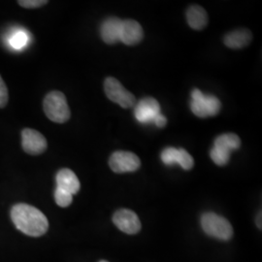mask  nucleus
<instances>
[{"label":"nucleus","instance_id":"18","mask_svg":"<svg viewBox=\"0 0 262 262\" xmlns=\"http://www.w3.org/2000/svg\"><path fill=\"white\" fill-rule=\"evenodd\" d=\"M28 41V37L27 33H25L24 31H18L10 38V45L14 49L20 50L27 45Z\"/></svg>","mask_w":262,"mask_h":262},{"label":"nucleus","instance_id":"9","mask_svg":"<svg viewBox=\"0 0 262 262\" xmlns=\"http://www.w3.org/2000/svg\"><path fill=\"white\" fill-rule=\"evenodd\" d=\"M113 222L121 231L126 234H136L140 231V220L130 210L122 209L117 211L113 216Z\"/></svg>","mask_w":262,"mask_h":262},{"label":"nucleus","instance_id":"21","mask_svg":"<svg viewBox=\"0 0 262 262\" xmlns=\"http://www.w3.org/2000/svg\"><path fill=\"white\" fill-rule=\"evenodd\" d=\"M154 123H155L157 126H159V127H164V126L166 125V123H167V120H166V118L160 113V114L158 115V117L156 118Z\"/></svg>","mask_w":262,"mask_h":262},{"label":"nucleus","instance_id":"11","mask_svg":"<svg viewBox=\"0 0 262 262\" xmlns=\"http://www.w3.org/2000/svg\"><path fill=\"white\" fill-rule=\"evenodd\" d=\"M160 114L159 103L152 97H146L140 100L134 109V115L141 123L155 122L158 115Z\"/></svg>","mask_w":262,"mask_h":262},{"label":"nucleus","instance_id":"1","mask_svg":"<svg viewBox=\"0 0 262 262\" xmlns=\"http://www.w3.org/2000/svg\"><path fill=\"white\" fill-rule=\"evenodd\" d=\"M11 219L19 231L31 237L42 236L49 228L46 215L37 208L25 203L16 204L12 208Z\"/></svg>","mask_w":262,"mask_h":262},{"label":"nucleus","instance_id":"8","mask_svg":"<svg viewBox=\"0 0 262 262\" xmlns=\"http://www.w3.org/2000/svg\"><path fill=\"white\" fill-rule=\"evenodd\" d=\"M21 147L28 155L38 156L47 150V140L39 131L25 128L21 131Z\"/></svg>","mask_w":262,"mask_h":262},{"label":"nucleus","instance_id":"6","mask_svg":"<svg viewBox=\"0 0 262 262\" xmlns=\"http://www.w3.org/2000/svg\"><path fill=\"white\" fill-rule=\"evenodd\" d=\"M104 91L107 97L121 107L127 109L135 105V96L125 90L115 78L109 77L104 82Z\"/></svg>","mask_w":262,"mask_h":262},{"label":"nucleus","instance_id":"4","mask_svg":"<svg viewBox=\"0 0 262 262\" xmlns=\"http://www.w3.org/2000/svg\"><path fill=\"white\" fill-rule=\"evenodd\" d=\"M201 226L207 235L223 241H227L233 236V228L230 223L215 213H206L202 215Z\"/></svg>","mask_w":262,"mask_h":262},{"label":"nucleus","instance_id":"13","mask_svg":"<svg viewBox=\"0 0 262 262\" xmlns=\"http://www.w3.org/2000/svg\"><path fill=\"white\" fill-rule=\"evenodd\" d=\"M56 187L74 195L80 190V181L75 173L70 169L63 168L56 174Z\"/></svg>","mask_w":262,"mask_h":262},{"label":"nucleus","instance_id":"17","mask_svg":"<svg viewBox=\"0 0 262 262\" xmlns=\"http://www.w3.org/2000/svg\"><path fill=\"white\" fill-rule=\"evenodd\" d=\"M55 200L58 206L66 208L72 203L73 195L67 191H64V190L56 187V190H55Z\"/></svg>","mask_w":262,"mask_h":262},{"label":"nucleus","instance_id":"19","mask_svg":"<svg viewBox=\"0 0 262 262\" xmlns=\"http://www.w3.org/2000/svg\"><path fill=\"white\" fill-rule=\"evenodd\" d=\"M9 100V94L8 89L6 86L5 82L3 81L2 77L0 76V109L4 108Z\"/></svg>","mask_w":262,"mask_h":262},{"label":"nucleus","instance_id":"22","mask_svg":"<svg viewBox=\"0 0 262 262\" xmlns=\"http://www.w3.org/2000/svg\"><path fill=\"white\" fill-rule=\"evenodd\" d=\"M256 225H257V226H258L259 228H261V213H259L258 215H257V219H256Z\"/></svg>","mask_w":262,"mask_h":262},{"label":"nucleus","instance_id":"10","mask_svg":"<svg viewBox=\"0 0 262 262\" xmlns=\"http://www.w3.org/2000/svg\"><path fill=\"white\" fill-rule=\"evenodd\" d=\"M161 160L166 165L179 164L185 170H190L194 165L193 158L184 149H176L168 147L162 150Z\"/></svg>","mask_w":262,"mask_h":262},{"label":"nucleus","instance_id":"12","mask_svg":"<svg viewBox=\"0 0 262 262\" xmlns=\"http://www.w3.org/2000/svg\"><path fill=\"white\" fill-rule=\"evenodd\" d=\"M144 36L142 27L136 20H122L120 30V41L127 46H134L140 43Z\"/></svg>","mask_w":262,"mask_h":262},{"label":"nucleus","instance_id":"5","mask_svg":"<svg viewBox=\"0 0 262 262\" xmlns=\"http://www.w3.org/2000/svg\"><path fill=\"white\" fill-rule=\"evenodd\" d=\"M221 107V101L214 95H207L197 89L192 91L190 109L198 118L215 116L220 112Z\"/></svg>","mask_w":262,"mask_h":262},{"label":"nucleus","instance_id":"14","mask_svg":"<svg viewBox=\"0 0 262 262\" xmlns=\"http://www.w3.org/2000/svg\"><path fill=\"white\" fill-rule=\"evenodd\" d=\"M122 26V19L118 18H109L105 19L101 28V38L107 44H116L120 41V30Z\"/></svg>","mask_w":262,"mask_h":262},{"label":"nucleus","instance_id":"7","mask_svg":"<svg viewBox=\"0 0 262 262\" xmlns=\"http://www.w3.org/2000/svg\"><path fill=\"white\" fill-rule=\"evenodd\" d=\"M109 165L115 173L121 174L136 171L140 167L141 161L139 158L131 151L118 150L111 156Z\"/></svg>","mask_w":262,"mask_h":262},{"label":"nucleus","instance_id":"15","mask_svg":"<svg viewBox=\"0 0 262 262\" xmlns=\"http://www.w3.org/2000/svg\"><path fill=\"white\" fill-rule=\"evenodd\" d=\"M252 33L248 29H237L227 33L225 36V44L230 49H242L247 47L252 41Z\"/></svg>","mask_w":262,"mask_h":262},{"label":"nucleus","instance_id":"20","mask_svg":"<svg viewBox=\"0 0 262 262\" xmlns=\"http://www.w3.org/2000/svg\"><path fill=\"white\" fill-rule=\"evenodd\" d=\"M47 3L48 1L46 0H19L18 1L19 6H21L24 8H28V9L38 8V7L44 6Z\"/></svg>","mask_w":262,"mask_h":262},{"label":"nucleus","instance_id":"16","mask_svg":"<svg viewBox=\"0 0 262 262\" xmlns=\"http://www.w3.org/2000/svg\"><path fill=\"white\" fill-rule=\"evenodd\" d=\"M187 20L188 26L192 29L201 30L206 28L208 24L207 12L198 5H192L187 9Z\"/></svg>","mask_w":262,"mask_h":262},{"label":"nucleus","instance_id":"3","mask_svg":"<svg viewBox=\"0 0 262 262\" xmlns=\"http://www.w3.org/2000/svg\"><path fill=\"white\" fill-rule=\"evenodd\" d=\"M241 140L234 133H226L219 136L215 140L214 147L210 151L211 159L219 166H225L230 158L231 151L239 149Z\"/></svg>","mask_w":262,"mask_h":262},{"label":"nucleus","instance_id":"23","mask_svg":"<svg viewBox=\"0 0 262 262\" xmlns=\"http://www.w3.org/2000/svg\"><path fill=\"white\" fill-rule=\"evenodd\" d=\"M100 262H108V261H106V260H101V261Z\"/></svg>","mask_w":262,"mask_h":262},{"label":"nucleus","instance_id":"2","mask_svg":"<svg viewBox=\"0 0 262 262\" xmlns=\"http://www.w3.org/2000/svg\"><path fill=\"white\" fill-rule=\"evenodd\" d=\"M43 108L48 119L56 123H64L70 119V109L66 95L54 91L48 94L43 102Z\"/></svg>","mask_w":262,"mask_h":262}]
</instances>
